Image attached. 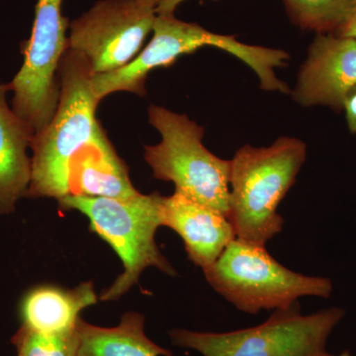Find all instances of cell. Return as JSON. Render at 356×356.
<instances>
[{
  "instance_id": "obj_12",
  "label": "cell",
  "mask_w": 356,
  "mask_h": 356,
  "mask_svg": "<svg viewBox=\"0 0 356 356\" xmlns=\"http://www.w3.org/2000/svg\"><path fill=\"white\" fill-rule=\"evenodd\" d=\"M139 193L129 177L127 165L100 128L70 163L67 196L128 199Z\"/></svg>"
},
{
  "instance_id": "obj_2",
  "label": "cell",
  "mask_w": 356,
  "mask_h": 356,
  "mask_svg": "<svg viewBox=\"0 0 356 356\" xmlns=\"http://www.w3.org/2000/svg\"><path fill=\"white\" fill-rule=\"evenodd\" d=\"M204 47L221 49L242 60L259 76L262 89L289 93L287 84L274 72L275 67L286 65L289 60L286 51L241 43L235 37L208 31L175 15L156 16L151 41L132 62L113 72L93 74V93L100 102L117 91L144 96L145 83L152 70L170 67L181 56L191 55Z\"/></svg>"
},
{
  "instance_id": "obj_15",
  "label": "cell",
  "mask_w": 356,
  "mask_h": 356,
  "mask_svg": "<svg viewBox=\"0 0 356 356\" xmlns=\"http://www.w3.org/2000/svg\"><path fill=\"white\" fill-rule=\"evenodd\" d=\"M81 337L77 356H172L146 336L145 317L130 312L113 327L88 324L83 318L77 323Z\"/></svg>"
},
{
  "instance_id": "obj_11",
  "label": "cell",
  "mask_w": 356,
  "mask_h": 356,
  "mask_svg": "<svg viewBox=\"0 0 356 356\" xmlns=\"http://www.w3.org/2000/svg\"><path fill=\"white\" fill-rule=\"evenodd\" d=\"M161 220L163 226L180 236L188 259L203 271L212 266L236 238L228 217L177 192L163 196Z\"/></svg>"
},
{
  "instance_id": "obj_19",
  "label": "cell",
  "mask_w": 356,
  "mask_h": 356,
  "mask_svg": "<svg viewBox=\"0 0 356 356\" xmlns=\"http://www.w3.org/2000/svg\"><path fill=\"white\" fill-rule=\"evenodd\" d=\"M185 0H159L158 15H175V10Z\"/></svg>"
},
{
  "instance_id": "obj_14",
  "label": "cell",
  "mask_w": 356,
  "mask_h": 356,
  "mask_svg": "<svg viewBox=\"0 0 356 356\" xmlns=\"http://www.w3.org/2000/svg\"><path fill=\"white\" fill-rule=\"evenodd\" d=\"M97 302L92 282L72 290L56 286L35 288L23 301L21 316L24 327L40 334H60L74 331L83 309Z\"/></svg>"
},
{
  "instance_id": "obj_6",
  "label": "cell",
  "mask_w": 356,
  "mask_h": 356,
  "mask_svg": "<svg viewBox=\"0 0 356 356\" xmlns=\"http://www.w3.org/2000/svg\"><path fill=\"white\" fill-rule=\"evenodd\" d=\"M346 312L332 307L303 315L299 303L275 310L255 327L227 332H170L173 346L202 356H329L327 341Z\"/></svg>"
},
{
  "instance_id": "obj_5",
  "label": "cell",
  "mask_w": 356,
  "mask_h": 356,
  "mask_svg": "<svg viewBox=\"0 0 356 356\" xmlns=\"http://www.w3.org/2000/svg\"><path fill=\"white\" fill-rule=\"evenodd\" d=\"M204 274L222 298L252 315L290 308L301 297L330 298L334 289L330 278L290 270L274 259L266 247L238 238Z\"/></svg>"
},
{
  "instance_id": "obj_13",
  "label": "cell",
  "mask_w": 356,
  "mask_h": 356,
  "mask_svg": "<svg viewBox=\"0 0 356 356\" xmlns=\"http://www.w3.org/2000/svg\"><path fill=\"white\" fill-rule=\"evenodd\" d=\"M9 84H0V214H9L27 197L32 161L27 149L34 133L7 102Z\"/></svg>"
},
{
  "instance_id": "obj_7",
  "label": "cell",
  "mask_w": 356,
  "mask_h": 356,
  "mask_svg": "<svg viewBox=\"0 0 356 356\" xmlns=\"http://www.w3.org/2000/svg\"><path fill=\"white\" fill-rule=\"evenodd\" d=\"M147 113L161 135L159 144L145 149L154 177L172 182L177 193L228 217L231 161L203 146L204 128L186 115L156 105H151Z\"/></svg>"
},
{
  "instance_id": "obj_3",
  "label": "cell",
  "mask_w": 356,
  "mask_h": 356,
  "mask_svg": "<svg viewBox=\"0 0 356 356\" xmlns=\"http://www.w3.org/2000/svg\"><path fill=\"white\" fill-rule=\"evenodd\" d=\"M306 156L305 143L282 137L268 147H243L229 159L228 219L236 238L266 247L282 231L278 206Z\"/></svg>"
},
{
  "instance_id": "obj_10",
  "label": "cell",
  "mask_w": 356,
  "mask_h": 356,
  "mask_svg": "<svg viewBox=\"0 0 356 356\" xmlns=\"http://www.w3.org/2000/svg\"><path fill=\"white\" fill-rule=\"evenodd\" d=\"M356 86V38L318 34L309 48L293 91L303 106L324 105L343 110L344 95Z\"/></svg>"
},
{
  "instance_id": "obj_16",
  "label": "cell",
  "mask_w": 356,
  "mask_h": 356,
  "mask_svg": "<svg viewBox=\"0 0 356 356\" xmlns=\"http://www.w3.org/2000/svg\"><path fill=\"white\" fill-rule=\"evenodd\" d=\"M292 22L317 34L343 35L356 13V0H283Z\"/></svg>"
},
{
  "instance_id": "obj_21",
  "label": "cell",
  "mask_w": 356,
  "mask_h": 356,
  "mask_svg": "<svg viewBox=\"0 0 356 356\" xmlns=\"http://www.w3.org/2000/svg\"><path fill=\"white\" fill-rule=\"evenodd\" d=\"M329 356H355V355H353V353H351L350 350H344L343 353H341V355H330Z\"/></svg>"
},
{
  "instance_id": "obj_4",
  "label": "cell",
  "mask_w": 356,
  "mask_h": 356,
  "mask_svg": "<svg viewBox=\"0 0 356 356\" xmlns=\"http://www.w3.org/2000/svg\"><path fill=\"white\" fill-rule=\"evenodd\" d=\"M158 192L139 193L128 199L65 196L58 200L64 210H76L88 217L93 233L109 243L120 257L124 273L102 293V301H116L137 284L147 267L175 276V270L156 245V229L163 226Z\"/></svg>"
},
{
  "instance_id": "obj_17",
  "label": "cell",
  "mask_w": 356,
  "mask_h": 356,
  "mask_svg": "<svg viewBox=\"0 0 356 356\" xmlns=\"http://www.w3.org/2000/svg\"><path fill=\"white\" fill-rule=\"evenodd\" d=\"M18 356H77L81 337L77 327L60 334H44L21 325L13 337Z\"/></svg>"
},
{
  "instance_id": "obj_1",
  "label": "cell",
  "mask_w": 356,
  "mask_h": 356,
  "mask_svg": "<svg viewBox=\"0 0 356 356\" xmlns=\"http://www.w3.org/2000/svg\"><path fill=\"white\" fill-rule=\"evenodd\" d=\"M93 74L81 54L70 49L65 51L58 70V108L50 123L33 137L27 197L60 200L69 195L70 163L102 128L96 119L100 100L92 91Z\"/></svg>"
},
{
  "instance_id": "obj_18",
  "label": "cell",
  "mask_w": 356,
  "mask_h": 356,
  "mask_svg": "<svg viewBox=\"0 0 356 356\" xmlns=\"http://www.w3.org/2000/svg\"><path fill=\"white\" fill-rule=\"evenodd\" d=\"M343 110L346 112L348 129L351 133L356 134V86L344 95Z\"/></svg>"
},
{
  "instance_id": "obj_9",
  "label": "cell",
  "mask_w": 356,
  "mask_h": 356,
  "mask_svg": "<svg viewBox=\"0 0 356 356\" xmlns=\"http://www.w3.org/2000/svg\"><path fill=\"white\" fill-rule=\"evenodd\" d=\"M159 0H99L70 23L69 49L86 58L95 74L125 67L153 32Z\"/></svg>"
},
{
  "instance_id": "obj_20",
  "label": "cell",
  "mask_w": 356,
  "mask_h": 356,
  "mask_svg": "<svg viewBox=\"0 0 356 356\" xmlns=\"http://www.w3.org/2000/svg\"><path fill=\"white\" fill-rule=\"evenodd\" d=\"M341 36L353 37V38H356V13L350 24L348 25V27L346 28V31H344Z\"/></svg>"
},
{
  "instance_id": "obj_8",
  "label": "cell",
  "mask_w": 356,
  "mask_h": 356,
  "mask_svg": "<svg viewBox=\"0 0 356 356\" xmlns=\"http://www.w3.org/2000/svg\"><path fill=\"white\" fill-rule=\"evenodd\" d=\"M64 0H38L31 37L23 46L24 62L9 84L13 109L34 135L53 118L60 99L58 65L69 50V19Z\"/></svg>"
}]
</instances>
